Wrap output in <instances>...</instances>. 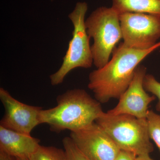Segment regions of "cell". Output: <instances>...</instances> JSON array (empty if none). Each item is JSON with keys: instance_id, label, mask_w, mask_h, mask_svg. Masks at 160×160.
I'll return each instance as SVG.
<instances>
[{"instance_id": "obj_1", "label": "cell", "mask_w": 160, "mask_h": 160, "mask_svg": "<svg viewBox=\"0 0 160 160\" xmlns=\"http://www.w3.org/2000/svg\"><path fill=\"white\" fill-rule=\"evenodd\" d=\"M159 47L160 42L146 50L132 49L121 43L113 50L108 62L89 75L88 88L95 98L101 104L112 98L118 99L129 87L140 63Z\"/></svg>"}, {"instance_id": "obj_2", "label": "cell", "mask_w": 160, "mask_h": 160, "mask_svg": "<svg viewBox=\"0 0 160 160\" xmlns=\"http://www.w3.org/2000/svg\"><path fill=\"white\" fill-rule=\"evenodd\" d=\"M57 102L55 107L41 111L40 122L57 133L82 129L95 122L104 112L101 103L83 89L68 90L58 97Z\"/></svg>"}, {"instance_id": "obj_3", "label": "cell", "mask_w": 160, "mask_h": 160, "mask_svg": "<svg viewBox=\"0 0 160 160\" xmlns=\"http://www.w3.org/2000/svg\"><path fill=\"white\" fill-rule=\"evenodd\" d=\"M121 150L137 156L150 154L153 151L146 119L128 114L111 115L103 112L96 120Z\"/></svg>"}, {"instance_id": "obj_4", "label": "cell", "mask_w": 160, "mask_h": 160, "mask_svg": "<svg viewBox=\"0 0 160 160\" xmlns=\"http://www.w3.org/2000/svg\"><path fill=\"white\" fill-rule=\"evenodd\" d=\"M85 26L93 40L91 46L93 64L99 69L108 62L117 44L122 39L119 14L112 7H100L85 21Z\"/></svg>"}, {"instance_id": "obj_5", "label": "cell", "mask_w": 160, "mask_h": 160, "mask_svg": "<svg viewBox=\"0 0 160 160\" xmlns=\"http://www.w3.org/2000/svg\"><path fill=\"white\" fill-rule=\"evenodd\" d=\"M88 6L86 2H78L69 18L72 23V38L69 42L62 66L56 72L50 76L52 86L63 82L64 79L72 69L77 68H90L93 58L90 39L85 26V18Z\"/></svg>"}, {"instance_id": "obj_6", "label": "cell", "mask_w": 160, "mask_h": 160, "mask_svg": "<svg viewBox=\"0 0 160 160\" xmlns=\"http://www.w3.org/2000/svg\"><path fill=\"white\" fill-rule=\"evenodd\" d=\"M123 44L132 49L146 50L160 38V16L126 12L119 15Z\"/></svg>"}, {"instance_id": "obj_7", "label": "cell", "mask_w": 160, "mask_h": 160, "mask_svg": "<svg viewBox=\"0 0 160 160\" xmlns=\"http://www.w3.org/2000/svg\"><path fill=\"white\" fill-rule=\"evenodd\" d=\"M69 137L89 160H115L121 150L109 134L95 122L70 132Z\"/></svg>"}, {"instance_id": "obj_8", "label": "cell", "mask_w": 160, "mask_h": 160, "mask_svg": "<svg viewBox=\"0 0 160 160\" xmlns=\"http://www.w3.org/2000/svg\"><path fill=\"white\" fill-rule=\"evenodd\" d=\"M0 100L4 106L5 113L0 126L13 131L31 135L39 125L42 108L30 106L16 99L3 88H0Z\"/></svg>"}, {"instance_id": "obj_9", "label": "cell", "mask_w": 160, "mask_h": 160, "mask_svg": "<svg viewBox=\"0 0 160 160\" xmlns=\"http://www.w3.org/2000/svg\"><path fill=\"white\" fill-rule=\"evenodd\" d=\"M146 74V67L138 66L131 83L118 99V104L107 113L111 115L128 114L138 118L146 119L149 105L156 98L148 94L144 88Z\"/></svg>"}, {"instance_id": "obj_10", "label": "cell", "mask_w": 160, "mask_h": 160, "mask_svg": "<svg viewBox=\"0 0 160 160\" xmlns=\"http://www.w3.org/2000/svg\"><path fill=\"white\" fill-rule=\"evenodd\" d=\"M40 140L31 135L13 131L0 126V151L15 158L29 157L39 147Z\"/></svg>"}, {"instance_id": "obj_11", "label": "cell", "mask_w": 160, "mask_h": 160, "mask_svg": "<svg viewBox=\"0 0 160 160\" xmlns=\"http://www.w3.org/2000/svg\"><path fill=\"white\" fill-rule=\"evenodd\" d=\"M112 7L119 15L126 12L160 16V0H112Z\"/></svg>"}, {"instance_id": "obj_12", "label": "cell", "mask_w": 160, "mask_h": 160, "mask_svg": "<svg viewBox=\"0 0 160 160\" xmlns=\"http://www.w3.org/2000/svg\"><path fill=\"white\" fill-rule=\"evenodd\" d=\"M29 160H68L65 150L54 146L40 145Z\"/></svg>"}, {"instance_id": "obj_13", "label": "cell", "mask_w": 160, "mask_h": 160, "mask_svg": "<svg viewBox=\"0 0 160 160\" xmlns=\"http://www.w3.org/2000/svg\"><path fill=\"white\" fill-rule=\"evenodd\" d=\"M146 120L149 138L155 143L160 153V115L149 110Z\"/></svg>"}, {"instance_id": "obj_14", "label": "cell", "mask_w": 160, "mask_h": 160, "mask_svg": "<svg viewBox=\"0 0 160 160\" xmlns=\"http://www.w3.org/2000/svg\"><path fill=\"white\" fill-rule=\"evenodd\" d=\"M62 144L68 160H89L79 150L69 137L63 139Z\"/></svg>"}, {"instance_id": "obj_15", "label": "cell", "mask_w": 160, "mask_h": 160, "mask_svg": "<svg viewBox=\"0 0 160 160\" xmlns=\"http://www.w3.org/2000/svg\"><path fill=\"white\" fill-rule=\"evenodd\" d=\"M144 87L146 90L152 93L158 99L156 106L158 111H160V82L157 80L153 75L146 74L144 78Z\"/></svg>"}, {"instance_id": "obj_16", "label": "cell", "mask_w": 160, "mask_h": 160, "mask_svg": "<svg viewBox=\"0 0 160 160\" xmlns=\"http://www.w3.org/2000/svg\"><path fill=\"white\" fill-rule=\"evenodd\" d=\"M137 156L131 152L121 150L115 160H135Z\"/></svg>"}, {"instance_id": "obj_17", "label": "cell", "mask_w": 160, "mask_h": 160, "mask_svg": "<svg viewBox=\"0 0 160 160\" xmlns=\"http://www.w3.org/2000/svg\"><path fill=\"white\" fill-rule=\"evenodd\" d=\"M0 160H16V158L4 152L0 151Z\"/></svg>"}, {"instance_id": "obj_18", "label": "cell", "mask_w": 160, "mask_h": 160, "mask_svg": "<svg viewBox=\"0 0 160 160\" xmlns=\"http://www.w3.org/2000/svg\"><path fill=\"white\" fill-rule=\"evenodd\" d=\"M135 160H153L150 157L149 154L141 155L137 156Z\"/></svg>"}, {"instance_id": "obj_19", "label": "cell", "mask_w": 160, "mask_h": 160, "mask_svg": "<svg viewBox=\"0 0 160 160\" xmlns=\"http://www.w3.org/2000/svg\"><path fill=\"white\" fill-rule=\"evenodd\" d=\"M16 160H29V158H16Z\"/></svg>"}]
</instances>
